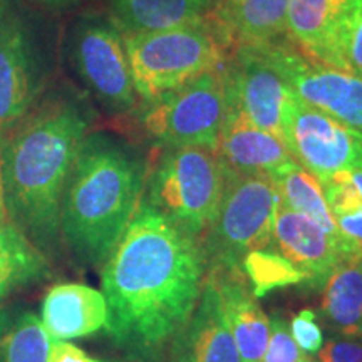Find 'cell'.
Listing matches in <instances>:
<instances>
[{
	"label": "cell",
	"mask_w": 362,
	"mask_h": 362,
	"mask_svg": "<svg viewBox=\"0 0 362 362\" xmlns=\"http://www.w3.org/2000/svg\"><path fill=\"white\" fill-rule=\"evenodd\" d=\"M101 269L107 336L131 356L151 357L192 319L206 262L200 240L143 198Z\"/></svg>",
	"instance_id": "6da1fadb"
},
{
	"label": "cell",
	"mask_w": 362,
	"mask_h": 362,
	"mask_svg": "<svg viewBox=\"0 0 362 362\" xmlns=\"http://www.w3.org/2000/svg\"><path fill=\"white\" fill-rule=\"evenodd\" d=\"M93 112L67 88H49L16 126L0 134L6 216L40 252L61 243V203Z\"/></svg>",
	"instance_id": "7a4b0ae2"
},
{
	"label": "cell",
	"mask_w": 362,
	"mask_h": 362,
	"mask_svg": "<svg viewBox=\"0 0 362 362\" xmlns=\"http://www.w3.org/2000/svg\"><path fill=\"white\" fill-rule=\"evenodd\" d=\"M146 178L138 149L104 131L86 134L61 203V242L78 264L104 265L143 200Z\"/></svg>",
	"instance_id": "3957f363"
},
{
	"label": "cell",
	"mask_w": 362,
	"mask_h": 362,
	"mask_svg": "<svg viewBox=\"0 0 362 362\" xmlns=\"http://www.w3.org/2000/svg\"><path fill=\"white\" fill-rule=\"evenodd\" d=\"M131 78L144 103L226 64L237 45L220 19L161 33L124 35Z\"/></svg>",
	"instance_id": "277c9868"
},
{
	"label": "cell",
	"mask_w": 362,
	"mask_h": 362,
	"mask_svg": "<svg viewBox=\"0 0 362 362\" xmlns=\"http://www.w3.org/2000/svg\"><path fill=\"white\" fill-rule=\"evenodd\" d=\"M54 69L52 22L29 0H0V134L40 101Z\"/></svg>",
	"instance_id": "5b68a950"
},
{
	"label": "cell",
	"mask_w": 362,
	"mask_h": 362,
	"mask_svg": "<svg viewBox=\"0 0 362 362\" xmlns=\"http://www.w3.org/2000/svg\"><path fill=\"white\" fill-rule=\"evenodd\" d=\"M230 170L215 149L168 146L146 178L149 205L202 240L218 211Z\"/></svg>",
	"instance_id": "8992f818"
},
{
	"label": "cell",
	"mask_w": 362,
	"mask_h": 362,
	"mask_svg": "<svg viewBox=\"0 0 362 362\" xmlns=\"http://www.w3.org/2000/svg\"><path fill=\"white\" fill-rule=\"evenodd\" d=\"M279 205L272 176L230 170L218 211L200 240L206 270L242 269L248 252L269 248Z\"/></svg>",
	"instance_id": "52a82bcc"
},
{
	"label": "cell",
	"mask_w": 362,
	"mask_h": 362,
	"mask_svg": "<svg viewBox=\"0 0 362 362\" xmlns=\"http://www.w3.org/2000/svg\"><path fill=\"white\" fill-rule=\"evenodd\" d=\"M225 66L144 103L139 121L149 138L168 146L216 149L228 112Z\"/></svg>",
	"instance_id": "ba28073f"
},
{
	"label": "cell",
	"mask_w": 362,
	"mask_h": 362,
	"mask_svg": "<svg viewBox=\"0 0 362 362\" xmlns=\"http://www.w3.org/2000/svg\"><path fill=\"white\" fill-rule=\"evenodd\" d=\"M69 57L93 96L110 112L126 115L138 106L124 35L111 19L86 16L69 34Z\"/></svg>",
	"instance_id": "9c48e42d"
},
{
	"label": "cell",
	"mask_w": 362,
	"mask_h": 362,
	"mask_svg": "<svg viewBox=\"0 0 362 362\" xmlns=\"http://www.w3.org/2000/svg\"><path fill=\"white\" fill-rule=\"evenodd\" d=\"M284 139L293 160L319 183L341 171L362 168L361 131L302 101L296 93L285 111Z\"/></svg>",
	"instance_id": "30bf717a"
},
{
	"label": "cell",
	"mask_w": 362,
	"mask_h": 362,
	"mask_svg": "<svg viewBox=\"0 0 362 362\" xmlns=\"http://www.w3.org/2000/svg\"><path fill=\"white\" fill-rule=\"evenodd\" d=\"M302 101L362 133V79L305 57L291 40L255 45Z\"/></svg>",
	"instance_id": "8fae6325"
},
{
	"label": "cell",
	"mask_w": 362,
	"mask_h": 362,
	"mask_svg": "<svg viewBox=\"0 0 362 362\" xmlns=\"http://www.w3.org/2000/svg\"><path fill=\"white\" fill-rule=\"evenodd\" d=\"M228 98L253 124L284 139L292 88L255 45H238L225 64Z\"/></svg>",
	"instance_id": "7c38bea8"
},
{
	"label": "cell",
	"mask_w": 362,
	"mask_h": 362,
	"mask_svg": "<svg viewBox=\"0 0 362 362\" xmlns=\"http://www.w3.org/2000/svg\"><path fill=\"white\" fill-rule=\"evenodd\" d=\"M361 0H291L287 37L312 61L352 72L347 45Z\"/></svg>",
	"instance_id": "4fadbf2b"
},
{
	"label": "cell",
	"mask_w": 362,
	"mask_h": 362,
	"mask_svg": "<svg viewBox=\"0 0 362 362\" xmlns=\"http://www.w3.org/2000/svg\"><path fill=\"white\" fill-rule=\"evenodd\" d=\"M270 247L292 262L304 274V284L322 288L344 255L332 238L309 216L280 203Z\"/></svg>",
	"instance_id": "5bb4252c"
},
{
	"label": "cell",
	"mask_w": 362,
	"mask_h": 362,
	"mask_svg": "<svg viewBox=\"0 0 362 362\" xmlns=\"http://www.w3.org/2000/svg\"><path fill=\"white\" fill-rule=\"evenodd\" d=\"M171 362H242L214 275H205L197 309L175 337Z\"/></svg>",
	"instance_id": "9a60e30c"
},
{
	"label": "cell",
	"mask_w": 362,
	"mask_h": 362,
	"mask_svg": "<svg viewBox=\"0 0 362 362\" xmlns=\"http://www.w3.org/2000/svg\"><path fill=\"white\" fill-rule=\"evenodd\" d=\"M215 151L226 168L235 173L270 176L282 166L296 161L282 139L253 124L232 101Z\"/></svg>",
	"instance_id": "2e32d148"
},
{
	"label": "cell",
	"mask_w": 362,
	"mask_h": 362,
	"mask_svg": "<svg viewBox=\"0 0 362 362\" xmlns=\"http://www.w3.org/2000/svg\"><path fill=\"white\" fill-rule=\"evenodd\" d=\"M40 322L51 341H71L106 329L103 292L83 284H57L45 293Z\"/></svg>",
	"instance_id": "e0dca14e"
},
{
	"label": "cell",
	"mask_w": 362,
	"mask_h": 362,
	"mask_svg": "<svg viewBox=\"0 0 362 362\" xmlns=\"http://www.w3.org/2000/svg\"><path fill=\"white\" fill-rule=\"evenodd\" d=\"M214 275L242 362H262L270 337V319L257 304L243 269L206 270Z\"/></svg>",
	"instance_id": "ac0fdd59"
},
{
	"label": "cell",
	"mask_w": 362,
	"mask_h": 362,
	"mask_svg": "<svg viewBox=\"0 0 362 362\" xmlns=\"http://www.w3.org/2000/svg\"><path fill=\"white\" fill-rule=\"evenodd\" d=\"M216 12V0H111L110 19L123 35H134L202 24Z\"/></svg>",
	"instance_id": "d6986e66"
},
{
	"label": "cell",
	"mask_w": 362,
	"mask_h": 362,
	"mask_svg": "<svg viewBox=\"0 0 362 362\" xmlns=\"http://www.w3.org/2000/svg\"><path fill=\"white\" fill-rule=\"evenodd\" d=\"M270 176L277 188L282 205L314 220L336 242V245L341 248L346 257L362 253V243L346 237L337 228L327 203H325L322 187L310 171H307L297 161H292Z\"/></svg>",
	"instance_id": "ffe728a7"
},
{
	"label": "cell",
	"mask_w": 362,
	"mask_h": 362,
	"mask_svg": "<svg viewBox=\"0 0 362 362\" xmlns=\"http://www.w3.org/2000/svg\"><path fill=\"white\" fill-rule=\"evenodd\" d=\"M291 0H228L218 4V16L235 45H260L287 35Z\"/></svg>",
	"instance_id": "44dd1931"
},
{
	"label": "cell",
	"mask_w": 362,
	"mask_h": 362,
	"mask_svg": "<svg viewBox=\"0 0 362 362\" xmlns=\"http://www.w3.org/2000/svg\"><path fill=\"white\" fill-rule=\"evenodd\" d=\"M322 288V314L330 327L362 336V253L344 259Z\"/></svg>",
	"instance_id": "7402d4cb"
},
{
	"label": "cell",
	"mask_w": 362,
	"mask_h": 362,
	"mask_svg": "<svg viewBox=\"0 0 362 362\" xmlns=\"http://www.w3.org/2000/svg\"><path fill=\"white\" fill-rule=\"evenodd\" d=\"M47 255L8 218L0 221V300L17 288L47 279Z\"/></svg>",
	"instance_id": "603a6c76"
},
{
	"label": "cell",
	"mask_w": 362,
	"mask_h": 362,
	"mask_svg": "<svg viewBox=\"0 0 362 362\" xmlns=\"http://www.w3.org/2000/svg\"><path fill=\"white\" fill-rule=\"evenodd\" d=\"M51 337L25 307L0 310V362H47Z\"/></svg>",
	"instance_id": "cb8c5ba5"
},
{
	"label": "cell",
	"mask_w": 362,
	"mask_h": 362,
	"mask_svg": "<svg viewBox=\"0 0 362 362\" xmlns=\"http://www.w3.org/2000/svg\"><path fill=\"white\" fill-rule=\"evenodd\" d=\"M320 187L337 228L362 243V168L332 175Z\"/></svg>",
	"instance_id": "d4e9b609"
},
{
	"label": "cell",
	"mask_w": 362,
	"mask_h": 362,
	"mask_svg": "<svg viewBox=\"0 0 362 362\" xmlns=\"http://www.w3.org/2000/svg\"><path fill=\"white\" fill-rule=\"evenodd\" d=\"M242 269L257 298L275 288L304 284L305 280L304 274L292 262L272 247L248 252L242 260Z\"/></svg>",
	"instance_id": "484cf974"
},
{
	"label": "cell",
	"mask_w": 362,
	"mask_h": 362,
	"mask_svg": "<svg viewBox=\"0 0 362 362\" xmlns=\"http://www.w3.org/2000/svg\"><path fill=\"white\" fill-rule=\"evenodd\" d=\"M262 362H314L293 341L291 327L280 315L270 319V337Z\"/></svg>",
	"instance_id": "4316f807"
},
{
	"label": "cell",
	"mask_w": 362,
	"mask_h": 362,
	"mask_svg": "<svg viewBox=\"0 0 362 362\" xmlns=\"http://www.w3.org/2000/svg\"><path fill=\"white\" fill-rule=\"evenodd\" d=\"M291 334L293 341L302 351L309 354H319V351L324 346V336L322 329L317 324V317L312 310L305 309L292 319L291 324Z\"/></svg>",
	"instance_id": "83f0119b"
},
{
	"label": "cell",
	"mask_w": 362,
	"mask_h": 362,
	"mask_svg": "<svg viewBox=\"0 0 362 362\" xmlns=\"http://www.w3.org/2000/svg\"><path fill=\"white\" fill-rule=\"evenodd\" d=\"M320 362H362V336L337 334L319 351Z\"/></svg>",
	"instance_id": "f1b7e54d"
},
{
	"label": "cell",
	"mask_w": 362,
	"mask_h": 362,
	"mask_svg": "<svg viewBox=\"0 0 362 362\" xmlns=\"http://www.w3.org/2000/svg\"><path fill=\"white\" fill-rule=\"evenodd\" d=\"M347 61H349L351 71L362 79V0L356 22L352 25L349 45H347Z\"/></svg>",
	"instance_id": "f546056e"
},
{
	"label": "cell",
	"mask_w": 362,
	"mask_h": 362,
	"mask_svg": "<svg viewBox=\"0 0 362 362\" xmlns=\"http://www.w3.org/2000/svg\"><path fill=\"white\" fill-rule=\"evenodd\" d=\"M47 362H101L89 357L83 349L67 341H52Z\"/></svg>",
	"instance_id": "4dcf8cb0"
},
{
	"label": "cell",
	"mask_w": 362,
	"mask_h": 362,
	"mask_svg": "<svg viewBox=\"0 0 362 362\" xmlns=\"http://www.w3.org/2000/svg\"><path fill=\"white\" fill-rule=\"evenodd\" d=\"M34 6L47 8V11H66V8L79 7L90 0H29Z\"/></svg>",
	"instance_id": "1f68e13d"
},
{
	"label": "cell",
	"mask_w": 362,
	"mask_h": 362,
	"mask_svg": "<svg viewBox=\"0 0 362 362\" xmlns=\"http://www.w3.org/2000/svg\"><path fill=\"white\" fill-rule=\"evenodd\" d=\"M4 218H7L6 216V206H4V192H2V171H0V221Z\"/></svg>",
	"instance_id": "d6a6232c"
},
{
	"label": "cell",
	"mask_w": 362,
	"mask_h": 362,
	"mask_svg": "<svg viewBox=\"0 0 362 362\" xmlns=\"http://www.w3.org/2000/svg\"><path fill=\"white\" fill-rule=\"evenodd\" d=\"M216 2H218V4H225V2H228V0H216Z\"/></svg>",
	"instance_id": "836d02e7"
}]
</instances>
